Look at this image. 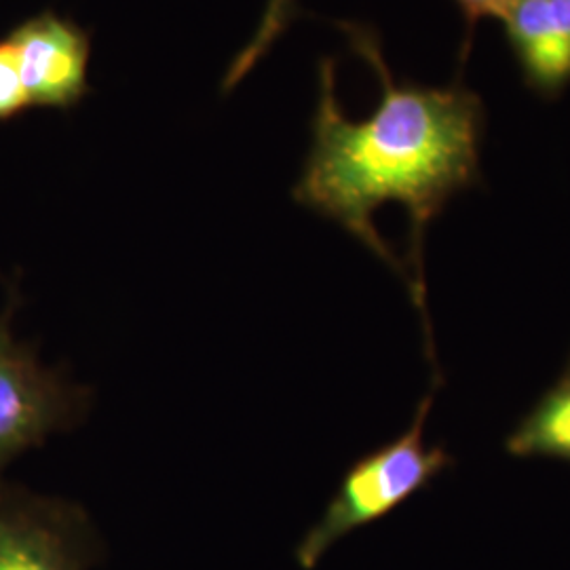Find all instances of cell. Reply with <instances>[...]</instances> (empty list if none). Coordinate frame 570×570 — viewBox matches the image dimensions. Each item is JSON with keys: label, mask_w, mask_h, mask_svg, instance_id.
Returning <instances> with one entry per match:
<instances>
[{"label": "cell", "mask_w": 570, "mask_h": 570, "mask_svg": "<svg viewBox=\"0 0 570 570\" xmlns=\"http://www.w3.org/2000/svg\"><path fill=\"white\" fill-rule=\"evenodd\" d=\"M338 26L376 72L381 98L364 121L346 119L336 98V61H320L311 148L292 197L391 266L423 311L425 230L450 197L480 178L484 102L461 81H395L376 30L353 21Z\"/></svg>", "instance_id": "cell-1"}, {"label": "cell", "mask_w": 570, "mask_h": 570, "mask_svg": "<svg viewBox=\"0 0 570 570\" xmlns=\"http://www.w3.org/2000/svg\"><path fill=\"white\" fill-rule=\"evenodd\" d=\"M429 407L431 395L421 402L406 433L362 456L346 471L324 515L306 530L294 551L301 569H315L346 534L397 510L442 469L449 468L450 456L444 450L425 446L423 429Z\"/></svg>", "instance_id": "cell-2"}, {"label": "cell", "mask_w": 570, "mask_h": 570, "mask_svg": "<svg viewBox=\"0 0 570 570\" xmlns=\"http://www.w3.org/2000/svg\"><path fill=\"white\" fill-rule=\"evenodd\" d=\"M18 306L13 284L0 311V480L26 450L81 425L91 407V389L77 385L61 367L45 366L35 345L16 336Z\"/></svg>", "instance_id": "cell-3"}, {"label": "cell", "mask_w": 570, "mask_h": 570, "mask_svg": "<svg viewBox=\"0 0 570 570\" xmlns=\"http://www.w3.org/2000/svg\"><path fill=\"white\" fill-rule=\"evenodd\" d=\"M102 560L79 503L0 480V570H91Z\"/></svg>", "instance_id": "cell-4"}, {"label": "cell", "mask_w": 570, "mask_h": 570, "mask_svg": "<svg viewBox=\"0 0 570 570\" xmlns=\"http://www.w3.org/2000/svg\"><path fill=\"white\" fill-rule=\"evenodd\" d=\"M4 39L13 47L32 108L68 112L91 94V35L53 9L16 23Z\"/></svg>", "instance_id": "cell-5"}, {"label": "cell", "mask_w": 570, "mask_h": 570, "mask_svg": "<svg viewBox=\"0 0 570 570\" xmlns=\"http://www.w3.org/2000/svg\"><path fill=\"white\" fill-rule=\"evenodd\" d=\"M503 23L530 89L558 96L570 82V0H513Z\"/></svg>", "instance_id": "cell-6"}, {"label": "cell", "mask_w": 570, "mask_h": 570, "mask_svg": "<svg viewBox=\"0 0 570 570\" xmlns=\"http://www.w3.org/2000/svg\"><path fill=\"white\" fill-rule=\"evenodd\" d=\"M508 450L515 456L570 461V379L550 391L511 433Z\"/></svg>", "instance_id": "cell-7"}, {"label": "cell", "mask_w": 570, "mask_h": 570, "mask_svg": "<svg viewBox=\"0 0 570 570\" xmlns=\"http://www.w3.org/2000/svg\"><path fill=\"white\" fill-rule=\"evenodd\" d=\"M298 16V0H266L265 13L261 26L256 28L252 41L245 45L244 49L230 61L223 79V91L228 94L239 82L244 81L245 75L252 72V68L265 58L271 47L279 41V37L289 28V23Z\"/></svg>", "instance_id": "cell-8"}, {"label": "cell", "mask_w": 570, "mask_h": 570, "mask_svg": "<svg viewBox=\"0 0 570 570\" xmlns=\"http://www.w3.org/2000/svg\"><path fill=\"white\" fill-rule=\"evenodd\" d=\"M30 108L32 104L21 79L16 51L2 37L0 39V125L20 119L21 115Z\"/></svg>", "instance_id": "cell-9"}, {"label": "cell", "mask_w": 570, "mask_h": 570, "mask_svg": "<svg viewBox=\"0 0 570 570\" xmlns=\"http://www.w3.org/2000/svg\"><path fill=\"white\" fill-rule=\"evenodd\" d=\"M513 0H456L465 18V42H463V58H468L471 49V37L480 20H505Z\"/></svg>", "instance_id": "cell-10"}, {"label": "cell", "mask_w": 570, "mask_h": 570, "mask_svg": "<svg viewBox=\"0 0 570 570\" xmlns=\"http://www.w3.org/2000/svg\"><path fill=\"white\" fill-rule=\"evenodd\" d=\"M567 379H570V370H569V374H567Z\"/></svg>", "instance_id": "cell-11"}]
</instances>
